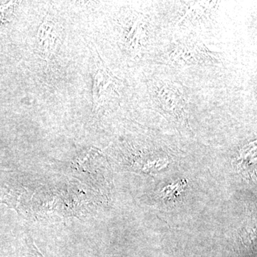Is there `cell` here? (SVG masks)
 Here are the masks:
<instances>
[{
    "label": "cell",
    "mask_w": 257,
    "mask_h": 257,
    "mask_svg": "<svg viewBox=\"0 0 257 257\" xmlns=\"http://www.w3.org/2000/svg\"><path fill=\"white\" fill-rule=\"evenodd\" d=\"M62 39V25L52 15H46L37 30L36 50L47 65L52 63L59 53Z\"/></svg>",
    "instance_id": "6da1fadb"
},
{
    "label": "cell",
    "mask_w": 257,
    "mask_h": 257,
    "mask_svg": "<svg viewBox=\"0 0 257 257\" xmlns=\"http://www.w3.org/2000/svg\"><path fill=\"white\" fill-rule=\"evenodd\" d=\"M116 83V79L99 62L93 77L92 95L94 111L99 110L105 102L108 93H111Z\"/></svg>",
    "instance_id": "7a4b0ae2"
},
{
    "label": "cell",
    "mask_w": 257,
    "mask_h": 257,
    "mask_svg": "<svg viewBox=\"0 0 257 257\" xmlns=\"http://www.w3.org/2000/svg\"><path fill=\"white\" fill-rule=\"evenodd\" d=\"M17 6H18V3H13V2L0 6V24L8 22V20L13 18Z\"/></svg>",
    "instance_id": "3957f363"
},
{
    "label": "cell",
    "mask_w": 257,
    "mask_h": 257,
    "mask_svg": "<svg viewBox=\"0 0 257 257\" xmlns=\"http://www.w3.org/2000/svg\"><path fill=\"white\" fill-rule=\"evenodd\" d=\"M27 251L26 257H45L39 251L38 248L34 244L31 237H28L26 240Z\"/></svg>",
    "instance_id": "277c9868"
}]
</instances>
